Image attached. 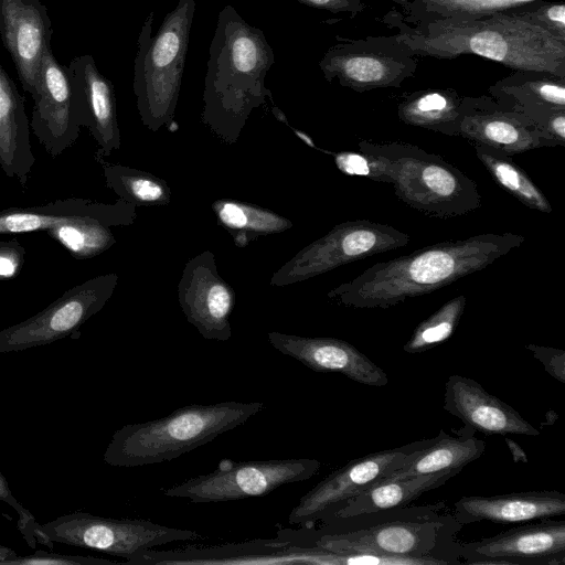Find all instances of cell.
<instances>
[{"instance_id": "18", "label": "cell", "mask_w": 565, "mask_h": 565, "mask_svg": "<svg viewBox=\"0 0 565 565\" xmlns=\"http://www.w3.org/2000/svg\"><path fill=\"white\" fill-rule=\"evenodd\" d=\"M458 137L508 156L555 147L525 115L499 105L491 96H463Z\"/></svg>"}, {"instance_id": "27", "label": "cell", "mask_w": 565, "mask_h": 565, "mask_svg": "<svg viewBox=\"0 0 565 565\" xmlns=\"http://www.w3.org/2000/svg\"><path fill=\"white\" fill-rule=\"evenodd\" d=\"M457 437L440 430L434 440L413 451L406 462L382 480L430 475L450 470L461 471L468 463L479 459L486 450V443L463 427Z\"/></svg>"}, {"instance_id": "25", "label": "cell", "mask_w": 565, "mask_h": 565, "mask_svg": "<svg viewBox=\"0 0 565 565\" xmlns=\"http://www.w3.org/2000/svg\"><path fill=\"white\" fill-rule=\"evenodd\" d=\"M24 97L0 63V168L25 191L35 157Z\"/></svg>"}, {"instance_id": "41", "label": "cell", "mask_w": 565, "mask_h": 565, "mask_svg": "<svg viewBox=\"0 0 565 565\" xmlns=\"http://www.w3.org/2000/svg\"><path fill=\"white\" fill-rule=\"evenodd\" d=\"M524 348L539 360L545 371L555 380L565 383V351L539 344H525Z\"/></svg>"}, {"instance_id": "20", "label": "cell", "mask_w": 565, "mask_h": 565, "mask_svg": "<svg viewBox=\"0 0 565 565\" xmlns=\"http://www.w3.org/2000/svg\"><path fill=\"white\" fill-rule=\"evenodd\" d=\"M268 342L315 372H337L366 386L387 385L388 376L353 344L330 337H302L278 331L267 333Z\"/></svg>"}, {"instance_id": "1", "label": "cell", "mask_w": 565, "mask_h": 565, "mask_svg": "<svg viewBox=\"0 0 565 565\" xmlns=\"http://www.w3.org/2000/svg\"><path fill=\"white\" fill-rule=\"evenodd\" d=\"M524 241L523 235L508 232L438 242L375 263L352 280L331 289L327 296L349 308L388 309L484 269Z\"/></svg>"}, {"instance_id": "3", "label": "cell", "mask_w": 565, "mask_h": 565, "mask_svg": "<svg viewBox=\"0 0 565 565\" xmlns=\"http://www.w3.org/2000/svg\"><path fill=\"white\" fill-rule=\"evenodd\" d=\"M381 22L414 56L452 60L477 55L512 71L546 72L565 78V40L504 12L470 21L405 22L396 7Z\"/></svg>"}, {"instance_id": "23", "label": "cell", "mask_w": 565, "mask_h": 565, "mask_svg": "<svg viewBox=\"0 0 565 565\" xmlns=\"http://www.w3.org/2000/svg\"><path fill=\"white\" fill-rule=\"evenodd\" d=\"M88 217L105 218L117 226H129L137 218V206L121 199L108 204L85 198H68L43 205L9 207L0 211V235L46 231Z\"/></svg>"}, {"instance_id": "36", "label": "cell", "mask_w": 565, "mask_h": 565, "mask_svg": "<svg viewBox=\"0 0 565 565\" xmlns=\"http://www.w3.org/2000/svg\"><path fill=\"white\" fill-rule=\"evenodd\" d=\"M329 153L333 157L337 168L347 175L364 177L375 182H393V163L383 156L360 150Z\"/></svg>"}, {"instance_id": "17", "label": "cell", "mask_w": 565, "mask_h": 565, "mask_svg": "<svg viewBox=\"0 0 565 565\" xmlns=\"http://www.w3.org/2000/svg\"><path fill=\"white\" fill-rule=\"evenodd\" d=\"M182 312L205 340L227 341L235 291L218 274L215 256L204 250L190 258L178 284Z\"/></svg>"}, {"instance_id": "42", "label": "cell", "mask_w": 565, "mask_h": 565, "mask_svg": "<svg viewBox=\"0 0 565 565\" xmlns=\"http://www.w3.org/2000/svg\"><path fill=\"white\" fill-rule=\"evenodd\" d=\"M305 6L331 13H348L351 18L362 13L366 4L363 0H296Z\"/></svg>"}, {"instance_id": "8", "label": "cell", "mask_w": 565, "mask_h": 565, "mask_svg": "<svg viewBox=\"0 0 565 565\" xmlns=\"http://www.w3.org/2000/svg\"><path fill=\"white\" fill-rule=\"evenodd\" d=\"M34 535L38 542L49 546L60 543L90 548L127 561L145 550L203 537L193 530L169 527L146 519L104 518L84 511L64 514L44 524L36 523Z\"/></svg>"}, {"instance_id": "10", "label": "cell", "mask_w": 565, "mask_h": 565, "mask_svg": "<svg viewBox=\"0 0 565 565\" xmlns=\"http://www.w3.org/2000/svg\"><path fill=\"white\" fill-rule=\"evenodd\" d=\"M409 235L388 224L369 220L348 221L334 225L277 269L270 286L284 287L300 282L342 265L401 248Z\"/></svg>"}, {"instance_id": "32", "label": "cell", "mask_w": 565, "mask_h": 565, "mask_svg": "<svg viewBox=\"0 0 565 565\" xmlns=\"http://www.w3.org/2000/svg\"><path fill=\"white\" fill-rule=\"evenodd\" d=\"M103 170L105 184L119 199L138 206H163L171 202L172 191L166 180L139 169L95 160Z\"/></svg>"}, {"instance_id": "9", "label": "cell", "mask_w": 565, "mask_h": 565, "mask_svg": "<svg viewBox=\"0 0 565 565\" xmlns=\"http://www.w3.org/2000/svg\"><path fill=\"white\" fill-rule=\"evenodd\" d=\"M321 462L312 458L222 460L215 470L163 489L169 498L193 503H217L264 497L275 489L310 479Z\"/></svg>"}, {"instance_id": "2", "label": "cell", "mask_w": 565, "mask_h": 565, "mask_svg": "<svg viewBox=\"0 0 565 565\" xmlns=\"http://www.w3.org/2000/svg\"><path fill=\"white\" fill-rule=\"evenodd\" d=\"M445 510V502L409 504L323 521L319 527H282L277 531V537L295 545L337 553L407 558L417 564H461L455 536L463 525Z\"/></svg>"}, {"instance_id": "43", "label": "cell", "mask_w": 565, "mask_h": 565, "mask_svg": "<svg viewBox=\"0 0 565 565\" xmlns=\"http://www.w3.org/2000/svg\"><path fill=\"white\" fill-rule=\"evenodd\" d=\"M514 462H527V457L522 447L513 439L504 438Z\"/></svg>"}, {"instance_id": "4", "label": "cell", "mask_w": 565, "mask_h": 565, "mask_svg": "<svg viewBox=\"0 0 565 565\" xmlns=\"http://www.w3.org/2000/svg\"><path fill=\"white\" fill-rule=\"evenodd\" d=\"M274 63L264 32L226 4L209 49L201 122L227 145L236 143L253 110L271 99L265 77Z\"/></svg>"}, {"instance_id": "14", "label": "cell", "mask_w": 565, "mask_h": 565, "mask_svg": "<svg viewBox=\"0 0 565 565\" xmlns=\"http://www.w3.org/2000/svg\"><path fill=\"white\" fill-rule=\"evenodd\" d=\"M433 440L434 438L413 441L351 460L305 493L290 511L288 522L308 526L326 520L349 499L402 467L413 451Z\"/></svg>"}, {"instance_id": "29", "label": "cell", "mask_w": 565, "mask_h": 565, "mask_svg": "<svg viewBox=\"0 0 565 565\" xmlns=\"http://www.w3.org/2000/svg\"><path fill=\"white\" fill-rule=\"evenodd\" d=\"M462 97L454 88L406 93L397 105V116L408 126L458 137Z\"/></svg>"}, {"instance_id": "22", "label": "cell", "mask_w": 565, "mask_h": 565, "mask_svg": "<svg viewBox=\"0 0 565 565\" xmlns=\"http://www.w3.org/2000/svg\"><path fill=\"white\" fill-rule=\"evenodd\" d=\"M443 407L473 433L540 435V430L511 405L489 394L477 381L462 375L454 374L447 379Z\"/></svg>"}, {"instance_id": "24", "label": "cell", "mask_w": 565, "mask_h": 565, "mask_svg": "<svg viewBox=\"0 0 565 565\" xmlns=\"http://www.w3.org/2000/svg\"><path fill=\"white\" fill-rule=\"evenodd\" d=\"M452 514L462 525L481 521L500 524L541 521L565 514V494L540 490L466 495L455 502Z\"/></svg>"}, {"instance_id": "37", "label": "cell", "mask_w": 565, "mask_h": 565, "mask_svg": "<svg viewBox=\"0 0 565 565\" xmlns=\"http://www.w3.org/2000/svg\"><path fill=\"white\" fill-rule=\"evenodd\" d=\"M503 12L565 40V4L562 0H535Z\"/></svg>"}, {"instance_id": "6", "label": "cell", "mask_w": 565, "mask_h": 565, "mask_svg": "<svg viewBox=\"0 0 565 565\" xmlns=\"http://www.w3.org/2000/svg\"><path fill=\"white\" fill-rule=\"evenodd\" d=\"M194 11L195 0H179L154 35V11L149 12L141 26L132 89L141 122L151 131L174 119Z\"/></svg>"}, {"instance_id": "15", "label": "cell", "mask_w": 565, "mask_h": 565, "mask_svg": "<svg viewBox=\"0 0 565 565\" xmlns=\"http://www.w3.org/2000/svg\"><path fill=\"white\" fill-rule=\"evenodd\" d=\"M30 126L39 142L55 159L79 137L82 121L77 110L68 67L46 49L39 67Z\"/></svg>"}, {"instance_id": "7", "label": "cell", "mask_w": 565, "mask_h": 565, "mask_svg": "<svg viewBox=\"0 0 565 565\" xmlns=\"http://www.w3.org/2000/svg\"><path fill=\"white\" fill-rule=\"evenodd\" d=\"M359 150L393 163L395 195L422 214L440 220L466 215L481 206L478 184L441 156L407 142H359Z\"/></svg>"}, {"instance_id": "21", "label": "cell", "mask_w": 565, "mask_h": 565, "mask_svg": "<svg viewBox=\"0 0 565 565\" xmlns=\"http://www.w3.org/2000/svg\"><path fill=\"white\" fill-rule=\"evenodd\" d=\"M67 67L82 126L97 145L94 160L109 157L121 146L114 85L89 54L75 56Z\"/></svg>"}, {"instance_id": "44", "label": "cell", "mask_w": 565, "mask_h": 565, "mask_svg": "<svg viewBox=\"0 0 565 565\" xmlns=\"http://www.w3.org/2000/svg\"><path fill=\"white\" fill-rule=\"evenodd\" d=\"M17 554L13 550L0 545V564L7 565Z\"/></svg>"}, {"instance_id": "30", "label": "cell", "mask_w": 565, "mask_h": 565, "mask_svg": "<svg viewBox=\"0 0 565 565\" xmlns=\"http://www.w3.org/2000/svg\"><path fill=\"white\" fill-rule=\"evenodd\" d=\"M407 23L470 21L535 0H392Z\"/></svg>"}, {"instance_id": "28", "label": "cell", "mask_w": 565, "mask_h": 565, "mask_svg": "<svg viewBox=\"0 0 565 565\" xmlns=\"http://www.w3.org/2000/svg\"><path fill=\"white\" fill-rule=\"evenodd\" d=\"M459 472L450 470L396 480H381L349 499L323 521L344 520L365 513L409 505L423 493L441 487Z\"/></svg>"}, {"instance_id": "45", "label": "cell", "mask_w": 565, "mask_h": 565, "mask_svg": "<svg viewBox=\"0 0 565 565\" xmlns=\"http://www.w3.org/2000/svg\"><path fill=\"white\" fill-rule=\"evenodd\" d=\"M558 418V415L556 414V412L554 411H548L546 414H545V422L542 423V426L543 425H553Z\"/></svg>"}, {"instance_id": "11", "label": "cell", "mask_w": 565, "mask_h": 565, "mask_svg": "<svg viewBox=\"0 0 565 565\" xmlns=\"http://www.w3.org/2000/svg\"><path fill=\"white\" fill-rule=\"evenodd\" d=\"M330 46L319 67L327 82L337 79L343 87L358 93L379 88H398L417 70L412 55L395 35H369L344 39Z\"/></svg>"}, {"instance_id": "40", "label": "cell", "mask_w": 565, "mask_h": 565, "mask_svg": "<svg viewBox=\"0 0 565 565\" xmlns=\"http://www.w3.org/2000/svg\"><path fill=\"white\" fill-rule=\"evenodd\" d=\"M25 248L17 241L0 242V280L15 278L25 262Z\"/></svg>"}, {"instance_id": "13", "label": "cell", "mask_w": 565, "mask_h": 565, "mask_svg": "<svg viewBox=\"0 0 565 565\" xmlns=\"http://www.w3.org/2000/svg\"><path fill=\"white\" fill-rule=\"evenodd\" d=\"M132 565H343L344 555L299 546L279 537L255 539L214 546L145 550L125 562Z\"/></svg>"}, {"instance_id": "31", "label": "cell", "mask_w": 565, "mask_h": 565, "mask_svg": "<svg viewBox=\"0 0 565 565\" xmlns=\"http://www.w3.org/2000/svg\"><path fill=\"white\" fill-rule=\"evenodd\" d=\"M212 210L220 225L241 247L257 236L278 234L292 227L290 220L269 209L236 200H216Z\"/></svg>"}, {"instance_id": "38", "label": "cell", "mask_w": 565, "mask_h": 565, "mask_svg": "<svg viewBox=\"0 0 565 565\" xmlns=\"http://www.w3.org/2000/svg\"><path fill=\"white\" fill-rule=\"evenodd\" d=\"M8 564L18 565H113L118 564L104 558H95L81 555H63L45 551H35L34 554L28 556H15Z\"/></svg>"}, {"instance_id": "33", "label": "cell", "mask_w": 565, "mask_h": 565, "mask_svg": "<svg viewBox=\"0 0 565 565\" xmlns=\"http://www.w3.org/2000/svg\"><path fill=\"white\" fill-rule=\"evenodd\" d=\"M476 156L493 181L526 207L551 213L552 205L527 173L511 157L484 145H473Z\"/></svg>"}, {"instance_id": "35", "label": "cell", "mask_w": 565, "mask_h": 565, "mask_svg": "<svg viewBox=\"0 0 565 565\" xmlns=\"http://www.w3.org/2000/svg\"><path fill=\"white\" fill-rule=\"evenodd\" d=\"M466 303L465 295L445 302L415 328L403 350L411 354L423 353L448 340L459 324Z\"/></svg>"}, {"instance_id": "26", "label": "cell", "mask_w": 565, "mask_h": 565, "mask_svg": "<svg viewBox=\"0 0 565 565\" xmlns=\"http://www.w3.org/2000/svg\"><path fill=\"white\" fill-rule=\"evenodd\" d=\"M499 105L537 126L554 109H565V78L539 71H513L488 88Z\"/></svg>"}, {"instance_id": "39", "label": "cell", "mask_w": 565, "mask_h": 565, "mask_svg": "<svg viewBox=\"0 0 565 565\" xmlns=\"http://www.w3.org/2000/svg\"><path fill=\"white\" fill-rule=\"evenodd\" d=\"M0 501L10 505L19 515L18 526L25 537L28 544L33 547L38 542L34 535V529L36 525L35 518L26 510L13 495L10 490L9 483L4 476L0 471Z\"/></svg>"}, {"instance_id": "19", "label": "cell", "mask_w": 565, "mask_h": 565, "mask_svg": "<svg viewBox=\"0 0 565 565\" xmlns=\"http://www.w3.org/2000/svg\"><path fill=\"white\" fill-rule=\"evenodd\" d=\"M52 22L41 0H0V36L22 88L35 93L41 58L51 47Z\"/></svg>"}, {"instance_id": "34", "label": "cell", "mask_w": 565, "mask_h": 565, "mask_svg": "<svg viewBox=\"0 0 565 565\" xmlns=\"http://www.w3.org/2000/svg\"><path fill=\"white\" fill-rule=\"evenodd\" d=\"M111 227L118 226L105 218L88 217L47 228L45 233L75 259L83 260L106 252L116 243Z\"/></svg>"}, {"instance_id": "5", "label": "cell", "mask_w": 565, "mask_h": 565, "mask_svg": "<svg viewBox=\"0 0 565 565\" xmlns=\"http://www.w3.org/2000/svg\"><path fill=\"white\" fill-rule=\"evenodd\" d=\"M262 402L191 404L149 422L117 429L104 452L113 467H141L173 460L234 429L264 408Z\"/></svg>"}, {"instance_id": "12", "label": "cell", "mask_w": 565, "mask_h": 565, "mask_svg": "<svg viewBox=\"0 0 565 565\" xmlns=\"http://www.w3.org/2000/svg\"><path fill=\"white\" fill-rule=\"evenodd\" d=\"M118 280L116 273L87 279L34 316L0 330V353L19 352L78 334L79 328L110 299Z\"/></svg>"}, {"instance_id": "16", "label": "cell", "mask_w": 565, "mask_h": 565, "mask_svg": "<svg viewBox=\"0 0 565 565\" xmlns=\"http://www.w3.org/2000/svg\"><path fill=\"white\" fill-rule=\"evenodd\" d=\"M466 564L564 565L565 522L551 519L472 542H457Z\"/></svg>"}]
</instances>
